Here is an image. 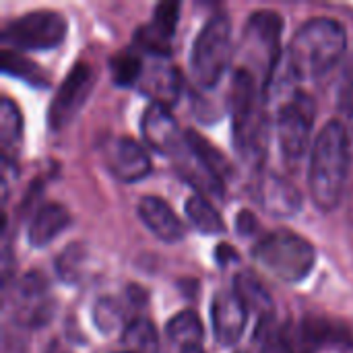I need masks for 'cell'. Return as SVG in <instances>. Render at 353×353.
I'll return each mask as SVG.
<instances>
[{"label": "cell", "instance_id": "obj_1", "mask_svg": "<svg viewBox=\"0 0 353 353\" xmlns=\"http://www.w3.org/2000/svg\"><path fill=\"white\" fill-rule=\"evenodd\" d=\"M347 50V33L343 25L331 17H312L294 33L281 66L283 77L306 81L325 77Z\"/></svg>", "mask_w": 353, "mask_h": 353}, {"label": "cell", "instance_id": "obj_2", "mask_svg": "<svg viewBox=\"0 0 353 353\" xmlns=\"http://www.w3.org/2000/svg\"><path fill=\"white\" fill-rule=\"evenodd\" d=\"M265 89L261 81L246 68H236L230 87V112H232V134L238 155L263 170L261 163L267 155L269 145V116L265 110Z\"/></svg>", "mask_w": 353, "mask_h": 353}, {"label": "cell", "instance_id": "obj_3", "mask_svg": "<svg viewBox=\"0 0 353 353\" xmlns=\"http://www.w3.org/2000/svg\"><path fill=\"white\" fill-rule=\"evenodd\" d=\"M350 172V137L341 120L323 126L312 145L308 186L321 211H333L345 192Z\"/></svg>", "mask_w": 353, "mask_h": 353}, {"label": "cell", "instance_id": "obj_4", "mask_svg": "<svg viewBox=\"0 0 353 353\" xmlns=\"http://www.w3.org/2000/svg\"><path fill=\"white\" fill-rule=\"evenodd\" d=\"M283 17L277 10L261 8L254 10L242 33V64L240 68L250 70L267 91L273 74L277 72L283 54H281V33Z\"/></svg>", "mask_w": 353, "mask_h": 353}, {"label": "cell", "instance_id": "obj_5", "mask_svg": "<svg viewBox=\"0 0 353 353\" xmlns=\"http://www.w3.org/2000/svg\"><path fill=\"white\" fill-rule=\"evenodd\" d=\"M254 261L283 283H302L314 271L316 248L294 232H271L252 248Z\"/></svg>", "mask_w": 353, "mask_h": 353}, {"label": "cell", "instance_id": "obj_6", "mask_svg": "<svg viewBox=\"0 0 353 353\" xmlns=\"http://www.w3.org/2000/svg\"><path fill=\"white\" fill-rule=\"evenodd\" d=\"M232 60V21L215 12L199 31L190 52V72L199 89L211 91L219 85Z\"/></svg>", "mask_w": 353, "mask_h": 353}, {"label": "cell", "instance_id": "obj_7", "mask_svg": "<svg viewBox=\"0 0 353 353\" xmlns=\"http://www.w3.org/2000/svg\"><path fill=\"white\" fill-rule=\"evenodd\" d=\"M316 103L302 89H290L277 103V137L288 161H298L310 147Z\"/></svg>", "mask_w": 353, "mask_h": 353}, {"label": "cell", "instance_id": "obj_8", "mask_svg": "<svg viewBox=\"0 0 353 353\" xmlns=\"http://www.w3.org/2000/svg\"><path fill=\"white\" fill-rule=\"evenodd\" d=\"M68 23L58 10H31L12 21H8L2 31L0 39L2 46L8 50H54L66 37Z\"/></svg>", "mask_w": 353, "mask_h": 353}, {"label": "cell", "instance_id": "obj_9", "mask_svg": "<svg viewBox=\"0 0 353 353\" xmlns=\"http://www.w3.org/2000/svg\"><path fill=\"white\" fill-rule=\"evenodd\" d=\"M283 329L294 353H319L325 350L353 353L352 331L335 319L308 314L300 323L288 325Z\"/></svg>", "mask_w": 353, "mask_h": 353}, {"label": "cell", "instance_id": "obj_10", "mask_svg": "<svg viewBox=\"0 0 353 353\" xmlns=\"http://www.w3.org/2000/svg\"><path fill=\"white\" fill-rule=\"evenodd\" d=\"M56 312V300L52 298L46 275L39 271H27L14 281L12 288V323L21 329H41Z\"/></svg>", "mask_w": 353, "mask_h": 353}, {"label": "cell", "instance_id": "obj_11", "mask_svg": "<svg viewBox=\"0 0 353 353\" xmlns=\"http://www.w3.org/2000/svg\"><path fill=\"white\" fill-rule=\"evenodd\" d=\"M95 85V72L87 62H77L60 83L48 108V126L58 132L68 126L87 103Z\"/></svg>", "mask_w": 353, "mask_h": 353}, {"label": "cell", "instance_id": "obj_12", "mask_svg": "<svg viewBox=\"0 0 353 353\" xmlns=\"http://www.w3.org/2000/svg\"><path fill=\"white\" fill-rule=\"evenodd\" d=\"M99 155L108 172L124 184L139 182L151 172L147 151L130 137H103L99 143Z\"/></svg>", "mask_w": 353, "mask_h": 353}, {"label": "cell", "instance_id": "obj_13", "mask_svg": "<svg viewBox=\"0 0 353 353\" xmlns=\"http://www.w3.org/2000/svg\"><path fill=\"white\" fill-rule=\"evenodd\" d=\"M256 205L271 217H294L302 211V192L283 176L269 170H256L252 182Z\"/></svg>", "mask_w": 353, "mask_h": 353}, {"label": "cell", "instance_id": "obj_14", "mask_svg": "<svg viewBox=\"0 0 353 353\" xmlns=\"http://www.w3.org/2000/svg\"><path fill=\"white\" fill-rule=\"evenodd\" d=\"M141 134L153 151L172 159H176L186 149V132L182 134L170 108L161 103H149L143 110Z\"/></svg>", "mask_w": 353, "mask_h": 353}, {"label": "cell", "instance_id": "obj_15", "mask_svg": "<svg viewBox=\"0 0 353 353\" xmlns=\"http://www.w3.org/2000/svg\"><path fill=\"white\" fill-rule=\"evenodd\" d=\"M248 314V308L234 290L217 292L211 302V325L215 339L225 347L236 345L246 331Z\"/></svg>", "mask_w": 353, "mask_h": 353}, {"label": "cell", "instance_id": "obj_16", "mask_svg": "<svg viewBox=\"0 0 353 353\" xmlns=\"http://www.w3.org/2000/svg\"><path fill=\"white\" fill-rule=\"evenodd\" d=\"M180 21V2H159L151 23L137 29L134 43L139 50L163 60L170 54V41Z\"/></svg>", "mask_w": 353, "mask_h": 353}, {"label": "cell", "instance_id": "obj_17", "mask_svg": "<svg viewBox=\"0 0 353 353\" xmlns=\"http://www.w3.org/2000/svg\"><path fill=\"white\" fill-rule=\"evenodd\" d=\"M137 213H139V219L145 223V228L161 242L174 244L186 236V228L176 215V211L159 196H153V194L141 196L137 203Z\"/></svg>", "mask_w": 353, "mask_h": 353}, {"label": "cell", "instance_id": "obj_18", "mask_svg": "<svg viewBox=\"0 0 353 353\" xmlns=\"http://www.w3.org/2000/svg\"><path fill=\"white\" fill-rule=\"evenodd\" d=\"M139 89L147 97H151V103H161L170 108L178 101L182 93V74L174 64L159 62L143 72Z\"/></svg>", "mask_w": 353, "mask_h": 353}, {"label": "cell", "instance_id": "obj_19", "mask_svg": "<svg viewBox=\"0 0 353 353\" xmlns=\"http://www.w3.org/2000/svg\"><path fill=\"white\" fill-rule=\"evenodd\" d=\"M176 172L180 174L182 180H186L190 186H194L199 190L201 196L205 199H217L223 201L225 199V182H221L188 147L174 159Z\"/></svg>", "mask_w": 353, "mask_h": 353}, {"label": "cell", "instance_id": "obj_20", "mask_svg": "<svg viewBox=\"0 0 353 353\" xmlns=\"http://www.w3.org/2000/svg\"><path fill=\"white\" fill-rule=\"evenodd\" d=\"M70 225V215L60 203H48L41 205L29 223L27 242L33 248H46L52 244L66 228Z\"/></svg>", "mask_w": 353, "mask_h": 353}, {"label": "cell", "instance_id": "obj_21", "mask_svg": "<svg viewBox=\"0 0 353 353\" xmlns=\"http://www.w3.org/2000/svg\"><path fill=\"white\" fill-rule=\"evenodd\" d=\"M238 298L244 302L248 312L259 314V321L275 316V304L267 288L261 283V279L248 271H242L234 277V288H232Z\"/></svg>", "mask_w": 353, "mask_h": 353}, {"label": "cell", "instance_id": "obj_22", "mask_svg": "<svg viewBox=\"0 0 353 353\" xmlns=\"http://www.w3.org/2000/svg\"><path fill=\"white\" fill-rule=\"evenodd\" d=\"M23 143V116L10 97H2L0 103V149L2 157L17 161Z\"/></svg>", "mask_w": 353, "mask_h": 353}, {"label": "cell", "instance_id": "obj_23", "mask_svg": "<svg viewBox=\"0 0 353 353\" xmlns=\"http://www.w3.org/2000/svg\"><path fill=\"white\" fill-rule=\"evenodd\" d=\"M186 143L190 147V151L221 180V182H228L230 178L236 176V170L232 165V161L225 157V153L221 149H217L209 139H205L201 132L188 128L186 130Z\"/></svg>", "mask_w": 353, "mask_h": 353}, {"label": "cell", "instance_id": "obj_24", "mask_svg": "<svg viewBox=\"0 0 353 353\" xmlns=\"http://www.w3.org/2000/svg\"><path fill=\"white\" fill-rule=\"evenodd\" d=\"M165 335L170 337L172 343L180 345L182 350H188V347H201L205 331H203V323L196 312L182 310L168 321Z\"/></svg>", "mask_w": 353, "mask_h": 353}, {"label": "cell", "instance_id": "obj_25", "mask_svg": "<svg viewBox=\"0 0 353 353\" xmlns=\"http://www.w3.org/2000/svg\"><path fill=\"white\" fill-rule=\"evenodd\" d=\"M184 211H186V217L190 219V223L201 234L219 236V234L225 232V221L219 215V211L209 203V199H205L201 194H192L190 199H186Z\"/></svg>", "mask_w": 353, "mask_h": 353}, {"label": "cell", "instance_id": "obj_26", "mask_svg": "<svg viewBox=\"0 0 353 353\" xmlns=\"http://www.w3.org/2000/svg\"><path fill=\"white\" fill-rule=\"evenodd\" d=\"M124 352L128 353H159V337L155 325L145 316H134L126 323L122 333Z\"/></svg>", "mask_w": 353, "mask_h": 353}, {"label": "cell", "instance_id": "obj_27", "mask_svg": "<svg viewBox=\"0 0 353 353\" xmlns=\"http://www.w3.org/2000/svg\"><path fill=\"white\" fill-rule=\"evenodd\" d=\"M0 66H2L4 74L21 79V81H25L31 87H48V74L33 60L25 58L17 50L4 48L2 56H0Z\"/></svg>", "mask_w": 353, "mask_h": 353}, {"label": "cell", "instance_id": "obj_28", "mask_svg": "<svg viewBox=\"0 0 353 353\" xmlns=\"http://www.w3.org/2000/svg\"><path fill=\"white\" fill-rule=\"evenodd\" d=\"M89 252L81 244H70L58 259H56V273L68 285H79L89 275Z\"/></svg>", "mask_w": 353, "mask_h": 353}, {"label": "cell", "instance_id": "obj_29", "mask_svg": "<svg viewBox=\"0 0 353 353\" xmlns=\"http://www.w3.org/2000/svg\"><path fill=\"white\" fill-rule=\"evenodd\" d=\"M110 72H112L114 85L130 87V85H139V81L145 72V66H143V60L137 54V50H126V52L112 56Z\"/></svg>", "mask_w": 353, "mask_h": 353}, {"label": "cell", "instance_id": "obj_30", "mask_svg": "<svg viewBox=\"0 0 353 353\" xmlns=\"http://www.w3.org/2000/svg\"><path fill=\"white\" fill-rule=\"evenodd\" d=\"M254 347L259 353H294L285 339V329L275 316L259 321L254 331Z\"/></svg>", "mask_w": 353, "mask_h": 353}, {"label": "cell", "instance_id": "obj_31", "mask_svg": "<svg viewBox=\"0 0 353 353\" xmlns=\"http://www.w3.org/2000/svg\"><path fill=\"white\" fill-rule=\"evenodd\" d=\"M124 321V312L120 308V304L114 298H101L95 302L93 306V323L99 331L103 333H112L116 329L122 327Z\"/></svg>", "mask_w": 353, "mask_h": 353}, {"label": "cell", "instance_id": "obj_32", "mask_svg": "<svg viewBox=\"0 0 353 353\" xmlns=\"http://www.w3.org/2000/svg\"><path fill=\"white\" fill-rule=\"evenodd\" d=\"M337 108L343 116L353 118V56L341 74L339 91H337Z\"/></svg>", "mask_w": 353, "mask_h": 353}, {"label": "cell", "instance_id": "obj_33", "mask_svg": "<svg viewBox=\"0 0 353 353\" xmlns=\"http://www.w3.org/2000/svg\"><path fill=\"white\" fill-rule=\"evenodd\" d=\"M236 228H238V232H240V236H252V234H256L259 232V219L250 213V211H240L238 213V219H236Z\"/></svg>", "mask_w": 353, "mask_h": 353}, {"label": "cell", "instance_id": "obj_34", "mask_svg": "<svg viewBox=\"0 0 353 353\" xmlns=\"http://www.w3.org/2000/svg\"><path fill=\"white\" fill-rule=\"evenodd\" d=\"M217 261L221 263V267H225L230 261H238V252L234 248H230L228 244H221L217 248Z\"/></svg>", "mask_w": 353, "mask_h": 353}, {"label": "cell", "instance_id": "obj_35", "mask_svg": "<svg viewBox=\"0 0 353 353\" xmlns=\"http://www.w3.org/2000/svg\"><path fill=\"white\" fill-rule=\"evenodd\" d=\"M46 353H72L64 343H60V341H52L50 345H48V350Z\"/></svg>", "mask_w": 353, "mask_h": 353}, {"label": "cell", "instance_id": "obj_36", "mask_svg": "<svg viewBox=\"0 0 353 353\" xmlns=\"http://www.w3.org/2000/svg\"><path fill=\"white\" fill-rule=\"evenodd\" d=\"M182 353H205L201 347H188V350H182Z\"/></svg>", "mask_w": 353, "mask_h": 353}, {"label": "cell", "instance_id": "obj_37", "mask_svg": "<svg viewBox=\"0 0 353 353\" xmlns=\"http://www.w3.org/2000/svg\"><path fill=\"white\" fill-rule=\"evenodd\" d=\"M116 353H128V352H116Z\"/></svg>", "mask_w": 353, "mask_h": 353}]
</instances>
